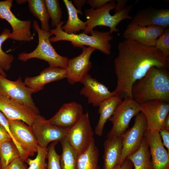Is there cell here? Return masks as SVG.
Instances as JSON below:
<instances>
[{"mask_svg":"<svg viewBox=\"0 0 169 169\" xmlns=\"http://www.w3.org/2000/svg\"><path fill=\"white\" fill-rule=\"evenodd\" d=\"M118 55L114 60L117 77L114 90L121 99L131 97L134 83L146 74L152 67L167 69L169 58L165 57L156 47L125 40L118 45Z\"/></svg>","mask_w":169,"mask_h":169,"instance_id":"cell-1","label":"cell"},{"mask_svg":"<svg viewBox=\"0 0 169 169\" xmlns=\"http://www.w3.org/2000/svg\"><path fill=\"white\" fill-rule=\"evenodd\" d=\"M122 101V99L116 95L104 100L99 105L98 113L100 118L95 131L97 135L100 136L102 135L104 126L107 120L113 115Z\"/></svg>","mask_w":169,"mask_h":169,"instance_id":"cell-23","label":"cell"},{"mask_svg":"<svg viewBox=\"0 0 169 169\" xmlns=\"http://www.w3.org/2000/svg\"><path fill=\"white\" fill-rule=\"evenodd\" d=\"M33 93L21 77L15 81H12L0 74V94L23 103L39 113L32 97Z\"/></svg>","mask_w":169,"mask_h":169,"instance_id":"cell-11","label":"cell"},{"mask_svg":"<svg viewBox=\"0 0 169 169\" xmlns=\"http://www.w3.org/2000/svg\"><path fill=\"white\" fill-rule=\"evenodd\" d=\"M155 46L161 51L165 57L169 58V27L166 28L164 32L157 39Z\"/></svg>","mask_w":169,"mask_h":169,"instance_id":"cell-34","label":"cell"},{"mask_svg":"<svg viewBox=\"0 0 169 169\" xmlns=\"http://www.w3.org/2000/svg\"><path fill=\"white\" fill-rule=\"evenodd\" d=\"M164 129L169 131V114L166 117L164 122Z\"/></svg>","mask_w":169,"mask_h":169,"instance_id":"cell-42","label":"cell"},{"mask_svg":"<svg viewBox=\"0 0 169 169\" xmlns=\"http://www.w3.org/2000/svg\"><path fill=\"white\" fill-rule=\"evenodd\" d=\"M116 5L115 1L112 0L100 8L85 9L86 26L84 33L88 34L95 27L99 26L109 27L111 35L114 32L118 33L119 31L116 27L121 21L126 19H132V17L129 14L133 5H125L119 12L111 15L110 12L115 9Z\"/></svg>","mask_w":169,"mask_h":169,"instance_id":"cell-4","label":"cell"},{"mask_svg":"<svg viewBox=\"0 0 169 169\" xmlns=\"http://www.w3.org/2000/svg\"><path fill=\"white\" fill-rule=\"evenodd\" d=\"M140 105L141 112L143 114L146 120L147 131L159 132L164 129L165 119L169 114V103L155 100Z\"/></svg>","mask_w":169,"mask_h":169,"instance_id":"cell-14","label":"cell"},{"mask_svg":"<svg viewBox=\"0 0 169 169\" xmlns=\"http://www.w3.org/2000/svg\"><path fill=\"white\" fill-rule=\"evenodd\" d=\"M33 26L37 32L38 43L36 48L32 52H22L18 55V59L25 62L33 58L44 60L48 63L49 66H58L66 69L68 58L58 54L50 41L52 35L50 32L42 30L37 20L33 22Z\"/></svg>","mask_w":169,"mask_h":169,"instance_id":"cell-5","label":"cell"},{"mask_svg":"<svg viewBox=\"0 0 169 169\" xmlns=\"http://www.w3.org/2000/svg\"><path fill=\"white\" fill-rule=\"evenodd\" d=\"M31 127L38 146L44 148L51 142L60 141L65 137L68 129L51 124L40 114Z\"/></svg>","mask_w":169,"mask_h":169,"instance_id":"cell-10","label":"cell"},{"mask_svg":"<svg viewBox=\"0 0 169 169\" xmlns=\"http://www.w3.org/2000/svg\"><path fill=\"white\" fill-rule=\"evenodd\" d=\"M48 148L38 146L36 158L32 159L28 158L25 161L29 165L26 169H47L46 159L47 158Z\"/></svg>","mask_w":169,"mask_h":169,"instance_id":"cell-32","label":"cell"},{"mask_svg":"<svg viewBox=\"0 0 169 169\" xmlns=\"http://www.w3.org/2000/svg\"><path fill=\"white\" fill-rule=\"evenodd\" d=\"M116 5L115 9V13H117L120 11L125 5L128 1L127 0H117Z\"/></svg>","mask_w":169,"mask_h":169,"instance_id":"cell-41","label":"cell"},{"mask_svg":"<svg viewBox=\"0 0 169 169\" xmlns=\"http://www.w3.org/2000/svg\"><path fill=\"white\" fill-rule=\"evenodd\" d=\"M133 99L139 104L160 100L169 103V73L167 69L152 67L131 89Z\"/></svg>","mask_w":169,"mask_h":169,"instance_id":"cell-2","label":"cell"},{"mask_svg":"<svg viewBox=\"0 0 169 169\" xmlns=\"http://www.w3.org/2000/svg\"><path fill=\"white\" fill-rule=\"evenodd\" d=\"M83 84L80 94L86 97L88 103L94 107L98 106L104 100L116 95L114 91H110L108 88L96 79L88 75L81 81Z\"/></svg>","mask_w":169,"mask_h":169,"instance_id":"cell-16","label":"cell"},{"mask_svg":"<svg viewBox=\"0 0 169 169\" xmlns=\"http://www.w3.org/2000/svg\"><path fill=\"white\" fill-rule=\"evenodd\" d=\"M11 139L10 135L5 128L0 123V145Z\"/></svg>","mask_w":169,"mask_h":169,"instance_id":"cell-38","label":"cell"},{"mask_svg":"<svg viewBox=\"0 0 169 169\" xmlns=\"http://www.w3.org/2000/svg\"><path fill=\"white\" fill-rule=\"evenodd\" d=\"M112 0H88L87 3L91 8L96 9L101 8Z\"/></svg>","mask_w":169,"mask_h":169,"instance_id":"cell-36","label":"cell"},{"mask_svg":"<svg viewBox=\"0 0 169 169\" xmlns=\"http://www.w3.org/2000/svg\"><path fill=\"white\" fill-rule=\"evenodd\" d=\"M66 69L58 66H49L34 77H26L24 82L33 93L44 89L46 84L66 78Z\"/></svg>","mask_w":169,"mask_h":169,"instance_id":"cell-20","label":"cell"},{"mask_svg":"<svg viewBox=\"0 0 169 169\" xmlns=\"http://www.w3.org/2000/svg\"><path fill=\"white\" fill-rule=\"evenodd\" d=\"M16 2L18 4H23L25 3L26 2H27V0H16Z\"/></svg>","mask_w":169,"mask_h":169,"instance_id":"cell-44","label":"cell"},{"mask_svg":"<svg viewBox=\"0 0 169 169\" xmlns=\"http://www.w3.org/2000/svg\"><path fill=\"white\" fill-rule=\"evenodd\" d=\"M140 112V105L132 97L124 98L108 119L112 122L113 126L107 134V137L122 136L128 128L132 118Z\"/></svg>","mask_w":169,"mask_h":169,"instance_id":"cell-6","label":"cell"},{"mask_svg":"<svg viewBox=\"0 0 169 169\" xmlns=\"http://www.w3.org/2000/svg\"><path fill=\"white\" fill-rule=\"evenodd\" d=\"M10 30L5 28L0 34V67L4 71H8L11 67V64L14 59L13 55L4 52L2 49L3 43L9 38Z\"/></svg>","mask_w":169,"mask_h":169,"instance_id":"cell-30","label":"cell"},{"mask_svg":"<svg viewBox=\"0 0 169 169\" xmlns=\"http://www.w3.org/2000/svg\"><path fill=\"white\" fill-rule=\"evenodd\" d=\"M74 5L76 8L81 13H82L81 9L82 6L84 5L86 0H74L73 1Z\"/></svg>","mask_w":169,"mask_h":169,"instance_id":"cell-40","label":"cell"},{"mask_svg":"<svg viewBox=\"0 0 169 169\" xmlns=\"http://www.w3.org/2000/svg\"><path fill=\"white\" fill-rule=\"evenodd\" d=\"M83 114V108L81 104L72 101L64 104L48 120L53 125L69 129L79 120Z\"/></svg>","mask_w":169,"mask_h":169,"instance_id":"cell-21","label":"cell"},{"mask_svg":"<svg viewBox=\"0 0 169 169\" xmlns=\"http://www.w3.org/2000/svg\"><path fill=\"white\" fill-rule=\"evenodd\" d=\"M99 152L95 139L77 158V169H100L99 166Z\"/></svg>","mask_w":169,"mask_h":169,"instance_id":"cell-26","label":"cell"},{"mask_svg":"<svg viewBox=\"0 0 169 169\" xmlns=\"http://www.w3.org/2000/svg\"><path fill=\"white\" fill-rule=\"evenodd\" d=\"M13 3V0L0 1V18L6 20L13 30L9 38L19 41H31L34 39L30 31L32 22L20 20L14 15L11 10Z\"/></svg>","mask_w":169,"mask_h":169,"instance_id":"cell-9","label":"cell"},{"mask_svg":"<svg viewBox=\"0 0 169 169\" xmlns=\"http://www.w3.org/2000/svg\"><path fill=\"white\" fill-rule=\"evenodd\" d=\"M0 169H2L1 166V165L0 161Z\"/></svg>","mask_w":169,"mask_h":169,"instance_id":"cell-45","label":"cell"},{"mask_svg":"<svg viewBox=\"0 0 169 169\" xmlns=\"http://www.w3.org/2000/svg\"><path fill=\"white\" fill-rule=\"evenodd\" d=\"M129 24L144 26H157L166 28L169 26V9L150 7L139 11Z\"/></svg>","mask_w":169,"mask_h":169,"instance_id":"cell-18","label":"cell"},{"mask_svg":"<svg viewBox=\"0 0 169 169\" xmlns=\"http://www.w3.org/2000/svg\"><path fill=\"white\" fill-rule=\"evenodd\" d=\"M60 142L62 147V152L60 158L61 169H77L76 153L65 138Z\"/></svg>","mask_w":169,"mask_h":169,"instance_id":"cell-28","label":"cell"},{"mask_svg":"<svg viewBox=\"0 0 169 169\" xmlns=\"http://www.w3.org/2000/svg\"><path fill=\"white\" fill-rule=\"evenodd\" d=\"M27 2L30 12L40 22L41 29L49 32L50 18L45 0H28Z\"/></svg>","mask_w":169,"mask_h":169,"instance_id":"cell-27","label":"cell"},{"mask_svg":"<svg viewBox=\"0 0 169 169\" xmlns=\"http://www.w3.org/2000/svg\"><path fill=\"white\" fill-rule=\"evenodd\" d=\"M165 29L157 26H144L129 24L123 35L125 40L135 41L145 45L155 46L157 39Z\"/></svg>","mask_w":169,"mask_h":169,"instance_id":"cell-17","label":"cell"},{"mask_svg":"<svg viewBox=\"0 0 169 169\" xmlns=\"http://www.w3.org/2000/svg\"><path fill=\"white\" fill-rule=\"evenodd\" d=\"M145 136L149 147L152 169H169V152L163 144L159 132L147 131Z\"/></svg>","mask_w":169,"mask_h":169,"instance_id":"cell-19","label":"cell"},{"mask_svg":"<svg viewBox=\"0 0 169 169\" xmlns=\"http://www.w3.org/2000/svg\"><path fill=\"white\" fill-rule=\"evenodd\" d=\"M107 138L103 143V168L114 169L119 164L121 158L122 136Z\"/></svg>","mask_w":169,"mask_h":169,"instance_id":"cell-22","label":"cell"},{"mask_svg":"<svg viewBox=\"0 0 169 169\" xmlns=\"http://www.w3.org/2000/svg\"><path fill=\"white\" fill-rule=\"evenodd\" d=\"M159 133L162 139L163 145L169 152V131L163 129L159 131Z\"/></svg>","mask_w":169,"mask_h":169,"instance_id":"cell-37","label":"cell"},{"mask_svg":"<svg viewBox=\"0 0 169 169\" xmlns=\"http://www.w3.org/2000/svg\"><path fill=\"white\" fill-rule=\"evenodd\" d=\"M24 162L20 157L17 158L3 169H26Z\"/></svg>","mask_w":169,"mask_h":169,"instance_id":"cell-35","label":"cell"},{"mask_svg":"<svg viewBox=\"0 0 169 169\" xmlns=\"http://www.w3.org/2000/svg\"><path fill=\"white\" fill-rule=\"evenodd\" d=\"M0 111L8 120H20L31 127L39 114L28 106L0 94Z\"/></svg>","mask_w":169,"mask_h":169,"instance_id":"cell-12","label":"cell"},{"mask_svg":"<svg viewBox=\"0 0 169 169\" xmlns=\"http://www.w3.org/2000/svg\"><path fill=\"white\" fill-rule=\"evenodd\" d=\"M58 142L57 141L52 142L48 148V161L47 169H61L60 162V155L57 153L55 149V146Z\"/></svg>","mask_w":169,"mask_h":169,"instance_id":"cell-33","label":"cell"},{"mask_svg":"<svg viewBox=\"0 0 169 169\" xmlns=\"http://www.w3.org/2000/svg\"><path fill=\"white\" fill-rule=\"evenodd\" d=\"M134 166L132 162L129 160L126 159L122 164H118L114 169H133Z\"/></svg>","mask_w":169,"mask_h":169,"instance_id":"cell-39","label":"cell"},{"mask_svg":"<svg viewBox=\"0 0 169 169\" xmlns=\"http://www.w3.org/2000/svg\"><path fill=\"white\" fill-rule=\"evenodd\" d=\"M68 15V19L65 24L62 26L61 28L65 33L71 34H76L81 30L84 31L86 27V22L81 20L79 18L78 13L83 14L77 9L72 3V1L63 0Z\"/></svg>","mask_w":169,"mask_h":169,"instance_id":"cell-24","label":"cell"},{"mask_svg":"<svg viewBox=\"0 0 169 169\" xmlns=\"http://www.w3.org/2000/svg\"><path fill=\"white\" fill-rule=\"evenodd\" d=\"M81 53L79 55L68 59L67 68L66 78L71 84L81 82L88 75L92 67L90 61L91 55L96 49L91 47H83Z\"/></svg>","mask_w":169,"mask_h":169,"instance_id":"cell-13","label":"cell"},{"mask_svg":"<svg viewBox=\"0 0 169 169\" xmlns=\"http://www.w3.org/2000/svg\"><path fill=\"white\" fill-rule=\"evenodd\" d=\"M48 12L51 19V26L56 27L60 23L62 12L57 0H45Z\"/></svg>","mask_w":169,"mask_h":169,"instance_id":"cell-31","label":"cell"},{"mask_svg":"<svg viewBox=\"0 0 169 169\" xmlns=\"http://www.w3.org/2000/svg\"><path fill=\"white\" fill-rule=\"evenodd\" d=\"M64 23L63 21H61L55 28L50 30V33L54 35L50 38L51 42L68 41L74 47L82 48L86 45L98 49L105 54H110L111 45L109 42L113 39V37L109 31L101 32L93 30L90 33V36L84 33L69 34L61 28Z\"/></svg>","mask_w":169,"mask_h":169,"instance_id":"cell-3","label":"cell"},{"mask_svg":"<svg viewBox=\"0 0 169 169\" xmlns=\"http://www.w3.org/2000/svg\"><path fill=\"white\" fill-rule=\"evenodd\" d=\"M18 157H20L19 151L12 139L0 145V161L2 169Z\"/></svg>","mask_w":169,"mask_h":169,"instance_id":"cell-29","label":"cell"},{"mask_svg":"<svg viewBox=\"0 0 169 169\" xmlns=\"http://www.w3.org/2000/svg\"><path fill=\"white\" fill-rule=\"evenodd\" d=\"M147 130V124L143 114L140 112L135 118L133 126L122 135V148L119 164L140 146Z\"/></svg>","mask_w":169,"mask_h":169,"instance_id":"cell-8","label":"cell"},{"mask_svg":"<svg viewBox=\"0 0 169 169\" xmlns=\"http://www.w3.org/2000/svg\"><path fill=\"white\" fill-rule=\"evenodd\" d=\"M8 121L13 137L28 156H34L37 152L38 146L31 127L21 120Z\"/></svg>","mask_w":169,"mask_h":169,"instance_id":"cell-15","label":"cell"},{"mask_svg":"<svg viewBox=\"0 0 169 169\" xmlns=\"http://www.w3.org/2000/svg\"><path fill=\"white\" fill-rule=\"evenodd\" d=\"M126 158L132 162L134 169H152L149 147L145 136L139 148Z\"/></svg>","mask_w":169,"mask_h":169,"instance_id":"cell-25","label":"cell"},{"mask_svg":"<svg viewBox=\"0 0 169 169\" xmlns=\"http://www.w3.org/2000/svg\"><path fill=\"white\" fill-rule=\"evenodd\" d=\"M0 74L5 77H6L7 74L0 67Z\"/></svg>","mask_w":169,"mask_h":169,"instance_id":"cell-43","label":"cell"},{"mask_svg":"<svg viewBox=\"0 0 169 169\" xmlns=\"http://www.w3.org/2000/svg\"><path fill=\"white\" fill-rule=\"evenodd\" d=\"M93 136L87 111L74 125L68 129L65 138L78 155L88 147L94 139Z\"/></svg>","mask_w":169,"mask_h":169,"instance_id":"cell-7","label":"cell"}]
</instances>
